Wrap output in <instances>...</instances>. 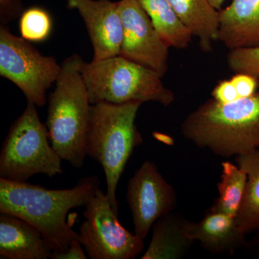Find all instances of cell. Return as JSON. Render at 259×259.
Here are the masks:
<instances>
[{
	"mask_svg": "<svg viewBox=\"0 0 259 259\" xmlns=\"http://www.w3.org/2000/svg\"><path fill=\"white\" fill-rule=\"evenodd\" d=\"M100 185L98 177H85L73 188L48 190L39 185L0 178V212L26 221L41 233L53 253L64 252L79 239L67 221L70 210L84 207Z\"/></svg>",
	"mask_w": 259,
	"mask_h": 259,
	"instance_id": "6da1fadb",
	"label": "cell"
},
{
	"mask_svg": "<svg viewBox=\"0 0 259 259\" xmlns=\"http://www.w3.org/2000/svg\"><path fill=\"white\" fill-rule=\"evenodd\" d=\"M240 100L253 96L258 88V78L249 74L237 73L231 79Z\"/></svg>",
	"mask_w": 259,
	"mask_h": 259,
	"instance_id": "7402d4cb",
	"label": "cell"
},
{
	"mask_svg": "<svg viewBox=\"0 0 259 259\" xmlns=\"http://www.w3.org/2000/svg\"><path fill=\"white\" fill-rule=\"evenodd\" d=\"M61 69L55 58L46 56L22 37L0 26V75L12 81L27 101L42 107L48 90L56 83Z\"/></svg>",
	"mask_w": 259,
	"mask_h": 259,
	"instance_id": "52a82bcc",
	"label": "cell"
},
{
	"mask_svg": "<svg viewBox=\"0 0 259 259\" xmlns=\"http://www.w3.org/2000/svg\"><path fill=\"white\" fill-rule=\"evenodd\" d=\"M184 137L199 148L229 158L259 148V93L228 104L209 99L182 124Z\"/></svg>",
	"mask_w": 259,
	"mask_h": 259,
	"instance_id": "7a4b0ae2",
	"label": "cell"
},
{
	"mask_svg": "<svg viewBox=\"0 0 259 259\" xmlns=\"http://www.w3.org/2000/svg\"><path fill=\"white\" fill-rule=\"evenodd\" d=\"M118 4L123 28L120 55L163 78L168 70L170 47L137 0H120Z\"/></svg>",
	"mask_w": 259,
	"mask_h": 259,
	"instance_id": "30bf717a",
	"label": "cell"
},
{
	"mask_svg": "<svg viewBox=\"0 0 259 259\" xmlns=\"http://www.w3.org/2000/svg\"><path fill=\"white\" fill-rule=\"evenodd\" d=\"M236 161L247 175L244 195L236 218L247 235L259 231V148L236 156Z\"/></svg>",
	"mask_w": 259,
	"mask_h": 259,
	"instance_id": "e0dca14e",
	"label": "cell"
},
{
	"mask_svg": "<svg viewBox=\"0 0 259 259\" xmlns=\"http://www.w3.org/2000/svg\"><path fill=\"white\" fill-rule=\"evenodd\" d=\"M49 141L36 105L27 101L26 108L12 124L2 146L0 178L25 182L37 174L49 177L62 175V159Z\"/></svg>",
	"mask_w": 259,
	"mask_h": 259,
	"instance_id": "8992f818",
	"label": "cell"
},
{
	"mask_svg": "<svg viewBox=\"0 0 259 259\" xmlns=\"http://www.w3.org/2000/svg\"><path fill=\"white\" fill-rule=\"evenodd\" d=\"M24 11L23 0H0V24L8 25L20 18Z\"/></svg>",
	"mask_w": 259,
	"mask_h": 259,
	"instance_id": "603a6c76",
	"label": "cell"
},
{
	"mask_svg": "<svg viewBox=\"0 0 259 259\" xmlns=\"http://www.w3.org/2000/svg\"><path fill=\"white\" fill-rule=\"evenodd\" d=\"M187 220L177 213L162 216L153 225L152 238L142 259L183 258L194 243L187 233Z\"/></svg>",
	"mask_w": 259,
	"mask_h": 259,
	"instance_id": "9a60e30c",
	"label": "cell"
},
{
	"mask_svg": "<svg viewBox=\"0 0 259 259\" xmlns=\"http://www.w3.org/2000/svg\"><path fill=\"white\" fill-rule=\"evenodd\" d=\"M81 74L91 104L154 102L168 107L175 100L157 73L120 55L83 61Z\"/></svg>",
	"mask_w": 259,
	"mask_h": 259,
	"instance_id": "5b68a950",
	"label": "cell"
},
{
	"mask_svg": "<svg viewBox=\"0 0 259 259\" xmlns=\"http://www.w3.org/2000/svg\"><path fill=\"white\" fill-rule=\"evenodd\" d=\"M212 97L221 104H228L240 100L231 80H223L218 83L212 93Z\"/></svg>",
	"mask_w": 259,
	"mask_h": 259,
	"instance_id": "cb8c5ba5",
	"label": "cell"
},
{
	"mask_svg": "<svg viewBox=\"0 0 259 259\" xmlns=\"http://www.w3.org/2000/svg\"><path fill=\"white\" fill-rule=\"evenodd\" d=\"M222 174L218 184L219 197L209 210L236 218L247 182V175L238 165L226 161L221 163Z\"/></svg>",
	"mask_w": 259,
	"mask_h": 259,
	"instance_id": "d6986e66",
	"label": "cell"
},
{
	"mask_svg": "<svg viewBox=\"0 0 259 259\" xmlns=\"http://www.w3.org/2000/svg\"><path fill=\"white\" fill-rule=\"evenodd\" d=\"M82 244L79 239L71 242L69 248L64 252L52 253L51 258L53 259H87V255L82 248Z\"/></svg>",
	"mask_w": 259,
	"mask_h": 259,
	"instance_id": "d4e9b609",
	"label": "cell"
},
{
	"mask_svg": "<svg viewBox=\"0 0 259 259\" xmlns=\"http://www.w3.org/2000/svg\"><path fill=\"white\" fill-rule=\"evenodd\" d=\"M143 102H97L90 109L87 153L103 168L107 196L118 214L116 192L119 181L135 148L143 143L136 118Z\"/></svg>",
	"mask_w": 259,
	"mask_h": 259,
	"instance_id": "277c9868",
	"label": "cell"
},
{
	"mask_svg": "<svg viewBox=\"0 0 259 259\" xmlns=\"http://www.w3.org/2000/svg\"><path fill=\"white\" fill-rule=\"evenodd\" d=\"M227 63L232 71L259 78V47L231 49Z\"/></svg>",
	"mask_w": 259,
	"mask_h": 259,
	"instance_id": "44dd1931",
	"label": "cell"
},
{
	"mask_svg": "<svg viewBox=\"0 0 259 259\" xmlns=\"http://www.w3.org/2000/svg\"><path fill=\"white\" fill-rule=\"evenodd\" d=\"M175 14L199 40L204 53L212 51L213 44L219 38L220 13L209 0H168Z\"/></svg>",
	"mask_w": 259,
	"mask_h": 259,
	"instance_id": "2e32d148",
	"label": "cell"
},
{
	"mask_svg": "<svg viewBox=\"0 0 259 259\" xmlns=\"http://www.w3.org/2000/svg\"><path fill=\"white\" fill-rule=\"evenodd\" d=\"M127 202L135 233L145 239L155 222L177 207V196L156 165L146 161L129 180Z\"/></svg>",
	"mask_w": 259,
	"mask_h": 259,
	"instance_id": "9c48e42d",
	"label": "cell"
},
{
	"mask_svg": "<svg viewBox=\"0 0 259 259\" xmlns=\"http://www.w3.org/2000/svg\"><path fill=\"white\" fill-rule=\"evenodd\" d=\"M67 8L79 12L94 49V61L120 54L123 37L118 2L111 0H66Z\"/></svg>",
	"mask_w": 259,
	"mask_h": 259,
	"instance_id": "8fae6325",
	"label": "cell"
},
{
	"mask_svg": "<svg viewBox=\"0 0 259 259\" xmlns=\"http://www.w3.org/2000/svg\"><path fill=\"white\" fill-rule=\"evenodd\" d=\"M226 1V0H209L212 6L214 7L215 9L219 10V11L221 10L223 5L224 4Z\"/></svg>",
	"mask_w": 259,
	"mask_h": 259,
	"instance_id": "484cf974",
	"label": "cell"
},
{
	"mask_svg": "<svg viewBox=\"0 0 259 259\" xmlns=\"http://www.w3.org/2000/svg\"><path fill=\"white\" fill-rule=\"evenodd\" d=\"M84 208L79 235L89 258L134 259L141 254L144 239L120 224L103 191L97 189Z\"/></svg>",
	"mask_w": 259,
	"mask_h": 259,
	"instance_id": "ba28073f",
	"label": "cell"
},
{
	"mask_svg": "<svg viewBox=\"0 0 259 259\" xmlns=\"http://www.w3.org/2000/svg\"><path fill=\"white\" fill-rule=\"evenodd\" d=\"M137 1L168 47L180 50L189 47L193 36L175 14L168 0Z\"/></svg>",
	"mask_w": 259,
	"mask_h": 259,
	"instance_id": "ac0fdd59",
	"label": "cell"
},
{
	"mask_svg": "<svg viewBox=\"0 0 259 259\" xmlns=\"http://www.w3.org/2000/svg\"><path fill=\"white\" fill-rule=\"evenodd\" d=\"M40 232L10 214L0 215V255L9 259H47L52 255Z\"/></svg>",
	"mask_w": 259,
	"mask_h": 259,
	"instance_id": "5bb4252c",
	"label": "cell"
},
{
	"mask_svg": "<svg viewBox=\"0 0 259 259\" xmlns=\"http://www.w3.org/2000/svg\"><path fill=\"white\" fill-rule=\"evenodd\" d=\"M83 60L73 54L61 64L49 95L47 127L53 148L75 168L84 164L91 102L81 74Z\"/></svg>",
	"mask_w": 259,
	"mask_h": 259,
	"instance_id": "3957f363",
	"label": "cell"
},
{
	"mask_svg": "<svg viewBox=\"0 0 259 259\" xmlns=\"http://www.w3.org/2000/svg\"><path fill=\"white\" fill-rule=\"evenodd\" d=\"M187 233L194 242L215 254L232 255L246 242L236 218L211 210L198 223L188 221Z\"/></svg>",
	"mask_w": 259,
	"mask_h": 259,
	"instance_id": "7c38bea8",
	"label": "cell"
},
{
	"mask_svg": "<svg viewBox=\"0 0 259 259\" xmlns=\"http://www.w3.org/2000/svg\"><path fill=\"white\" fill-rule=\"evenodd\" d=\"M219 13L218 40L230 50L259 47V0H233Z\"/></svg>",
	"mask_w": 259,
	"mask_h": 259,
	"instance_id": "4fadbf2b",
	"label": "cell"
},
{
	"mask_svg": "<svg viewBox=\"0 0 259 259\" xmlns=\"http://www.w3.org/2000/svg\"><path fill=\"white\" fill-rule=\"evenodd\" d=\"M21 37L29 42L47 40L52 29V20L47 11L38 7L29 8L20 18Z\"/></svg>",
	"mask_w": 259,
	"mask_h": 259,
	"instance_id": "ffe728a7",
	"label": "cell"
}]
</instances>
